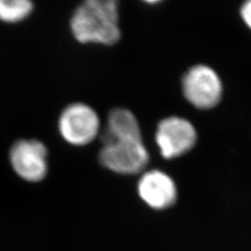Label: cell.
Wrapping results in <instances>:
<instances>
[{
    "label": "cell",
    "instance_id": "2",
    "mask_svg": "<svg viewBox=\"0 0 251 251\" xmlns=\"http://www.w3.org/2000/svg\"><path fill=\"white\" fill-rule=\"evenodd\" d=\"M100 118L90 105L71 103L64 108L58 120L60 135L67 144L84 146L92 143L99 135Z\"/></svg>",
    "mask_w": 251,
    "mask_h": 251
},
{
    "label": "cell",
    "instance_id": "1",
    "mask_svg": "<svg viewBox=\"0 0 251 251\" xmlns=\"http://www.w3.org/2000/svg\"><path fill=\"white\" fill-rule=\"evenodd\" d=\"M70 29L75 40L82 44H117L121 37L117 1L83 2L73 13Z\"/></svg>",
    "mask_w": 251,
    "mask_h": 251
},
{
    "label": "cell",
    "instance_id": "8",
    "mask_svg": "<svg viewBox=\"0 0 251 251\" xmlns=\"http://www.w3.org/2000/svg\"><path fill=\"white\" fill-rule=\"evenodd\" d=\"M100 140L102 145L115 142H143L142 129L133 113L125 108L113 109Z\"/></svg>",
    "mask_w": 251,
    "mask_h": 251
},
{
    "label": "cell",
    "instance_id": "10",
    "mask_svg": "<svg viewBox=\"0 0 251 251\" xmlns=\"http://www.w3.org/2000/svg\"><path fill=\"white\" fill-rule=\"evenodd\" d=\"M240 13L245 24L251 29V1H248L243 5Z\"/></svg>",
    "mask_w": 251,
    "mask_h": 251
},
{
    "label": "cell",
    "instance_id": "3",
    "mask_svg": "<svg viewBox=\"0 0 251 251\" xmlns=\"http://www.w3.org/2000/svg\"><path fill=\"white\" fill-rule=\"evenodd\" d=\"M182 92L189 102L200 110L219 104L223 97V83L209 66L198 64L190 68L181 81Z\"/></svg>",
    "mask_w": 251,
    "mask_h": 251
},
{
    "label": "cell",
    "instance_id": "4",
    "mask_svg": "<svg viewBox=\"0 0 251 251\" xmlns=\"http://www.w3.org/2000/svg\"><path fill=\"white\" fill-rule=\"evenodd\" d=\"M48 149L36 139H22L10 147L9 163L14 172L29 182L44 179L49 171Z\"/></svg>",
    "mask_w": 251,
    "mask_h": 251
},
{
    "label": "cell",
    "instance_id": "7",
    "mask_svg": "<svg viewBox=\"0 0 251 251\" xmlns=\"http://www.w3.org/2000/svg\"><path fill=\"white\" fill-rule=\"evenodd\" d=\"M138 194L144 203L153 209H166L175 204L178 191L174 180L160 171L144 173L138 183Z\"/></svg>",
    "mask_w": 251,
    "mask_h": 251
},
{
    "label": "cell",
    "instance_id": "5",
    "mask_svg": "<svg viewBox=\"0 0 251 251\" xmlns=\"http://www.w3.org/2000/svg\"><path fill=\"white\" fill-rule=\"evenodd\" d=\"M150 159L143 142H115L103 145L99 161L105 169L122 175H134L144 171Z\"/></svg>",
    "mask_w": 251,
    "mask_h": 251
},
{
    "label": "cell",
    "instance_id": "6",
    "mask_svg": "<svg viewBox=\"0 0 251 251\" xmlns=\"http://www.w3.org/2000/svg\"><path fill=\"white\" fill-rule=\"evenodd\" d=\"M197 130L187 119L167 117L157 126L155 142L166 159L179 157L188 152L197 144Z\"/></svg>",
    "mask_w": 251,
    "mask_h": 251
},
{
    "label": "cell",
    "instance_id": "9",
    "mask_svg": "<svg viewBox=\"0 0 251 251\" xmlns=\"http://www.w3.org/2000/svg\"><path fill=\"white\" fill-rule=\"evenodd\" d=\"M34 9V4L28 0H0V21L18 24L26 20Z\"/></svg>",
    "mask_w": 251,
    "mask_h": 251
}]
</instances>
